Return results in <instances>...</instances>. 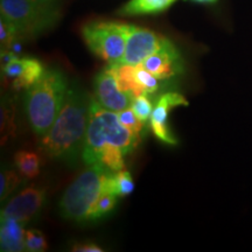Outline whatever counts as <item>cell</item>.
Masks as SVG:
<instances>
[{
  "instance_id": "obj_1",
  "label": "cell",
  "mask_w": 252,
  "mask_h": 252,
  "mask_svg": "<svg viewBox=\"0 0 252 252\" xmlns=\"http://www.w3.org/2000/svg\"><path fill=\"white\" fill-rule=\"evenodd\" d=\"M93 97L76 82L70 83L61 111L49 131L40 138L39 149L49 159L70 165L82 158Z\"/></svg>"
},
{
  "instance_id": "obj_2",
  "label": "cell",
  "mask_w": 252,
  "mask_h": 252,
  "mask_svg": "<svg viewBox=\"0 0 252 252\" xmlns=\"http://www.w3.org/2000/svg\"><path fill=\"white\" fill-rule=\"evenodd\" d=\"M70 87L64 72L55 68L45 69L42 76L28 88L24 97L25 115L32 130L43 137L61 111Z\"/></svg>"
},
{
  "instance_id": "obj_3",
  "label": "cell",
  "mask_w": 252,
  "mask_h": 252,
  "mask_svg": "<svg viewBox=\"0 0 252 252\" xmlns=\"http://www.w3.org/2000/svg\"><path fill=\"white\" fill-rule=\"evenodd\" d=\"M112 172L103 166H89L67 188L60 200L63 219L77 224L94 223V208L104 193H112Z\"/></svg>"
},
{
  "instance_id": "obj_4",
  "label": "cell",
  "mask_w": 252,
  "mask_h": 252,
  "mask_svg": "<svg viewBox=\"0 0 252 252\" xmlns=\"http://www.w3.org/2000/svg\"><path fill=\"white\" fill-rule=\"evenodd\" d=\"M140 139V135L122 124L117 112L104 109L96 98H91L89 124L82 152V160L88 167L96 163L99 151L106 144L118 147L127 156L139 145Z\"/></svg>"
},
{
  "instance_id": "obj_5",
  "label": "cell",
  "mask_w": 252,
  "mask_h": 252,
  "mask_svg": "<svg viewBox=\"0 0 252 252\" xmlns=\"http://www.w3.org/2000/svg\"><path fill=\"white\" fill-rule=\"evenodd\" d=\"M1 17L17 28L20 39H33L48 31L59 20L55 4L36 0H0Z\"/></svg>"
},
{
  "instance_id": "obj_6",
  "label": "cell",
  "mask_w": 252,
  "mask_h": 252,
  "mask_svg": "<svg viewBox=\"0 0 252 252\" xmlns=\"http://www.w3.org/2000/svg\"><path fill=\"white\" fill-rule=\"evenodd\" d=\"M130 25L115 21H91L82 27L88 48L109 64L119 63L125 53Z\"/></svg>"
},
{
  "instance_id": "obj_7",
  "label": "cell",
  "mask_w": 252,
  "mask_h": 252,
  "mask_svg": "<svg viewBox=\"0 0 252 252\" xmlns=\"http://www.w3.org/2000/svg\"><path fill=\"white\" fill-rule=\"evenodd\" d=\"M46 200L45 189L36 186H28L2 208L0 219H14L26 224L40 215Z\"/></svg>"
},
{
  "instance_id": "obj_8",
  "label": "cell",
  "mask_w": 252,
  "mask_h": 252,
  "mask_svg": "<svg viewBox=\"0 0 252 252\" xmlns=\"http://www.w3.org/2000/svg\"><path fill=\"white\" fill-rule=\"evenodd\" d=\"M141 65L160 80H172L185 71L181 53L168 39H163L161 46L150 55Z\"/></svg>"
},
{
  "instance_id": "obj_9",
  "label": "cell",
  "mask_w": 252,
  "mask_h": 252,
  "mask_svg": "<svg viewBox=\"0 0 252 252\" xmlns=\"http://www.w3.org/2000/svg\"><path fill=\"white\" fill-rule=\"evenodd\" d=\"M94 98L97 102L104 109L113 112H119L130 108L133 99L130 94L122 89L109 65L94 77Z\"/></svg>"
},
{
  "instance_id": "obj_10",
  "label": "cell",
  "mask_w": 252,
  "mask_h": 252,
  "mask_svg": "<svg viewBox=\"0 0 252 252\" xmlns=\"http://www.w3.org/2000/svg\"><path fill=\"white\" fill-rule=\"evenodd\" d=\"M165 37L154 32L130 25L122 64L139 65L161 46Z\"/></svg>"
},
{
  "instance_id": "obj_11",
  "label": "cell",
  "mask_w": 252,
  "mask_h": 252,
  "mask_svg": "<svg viewBox=\"0 0 252 252\" xmlns=\"http://www.w3.org/2000/svg\"><path fill=\"white\" fill-rule=\"evenodd\" d=\"M176 106H188L187 99L178 93L162 94L157 100L151 116V128L156 137L167 145H178V139L169 127V111Z\"/></svg>"
},
{
  "instance_id": "obj_12",
  "label": "cell",
  "mask_w": 252,
  "mask_h": 252,
  "mask_svg": "<svg viewBox=\"0 0 252 252\" xmlns=\"http://www.w3.org/2000/svg\"><path fill=\"white\" fill-rule=\"evenodd\" d=\"M24 223L14 219H0V248L6 252H20L25 249Z\"/></svg>"
},
{
  "instance_id": "obj_13",
  "label": "cell",
  "mask_w": 252,
  "mask_h": 252,
  "mask_svg": "<svg viewBox=\"0 0 252 252\" xmlns=\"http://www.w3.org/2000/svg\"><path fill=\"white\" fill-rule=\"evenodd\" d=\"M109 67L115 74L122 89L130 94L132 98L140 96V94H147L138 81L137 74H135V65L115 63V64H109Z\"/></svg>"
},
{
  "instance_id": "obj_14",
  "label": "cell",
  "mask_w": 252,
  "mask_h": 252,
  "mask_svg": "<svg viewBox=\"0 0 252 252\" xmlns=\"http://www.w3.org/2000/svg\"><path fill=\"white\" fill-rule=\"evenodd\" d=\"M176 0H130L119 9L122 15H147L166 11Z\"/></svg>"
},
{
  "instance_id": "obj_15",
  "label": "cell",
  "mask_w": 252,
  "mask_h": 252,
  "mask_svg": "<svg viewBox=\"0 0 252 252\" xmlns=\"http://www.w3.org/2000/svg\"><path fill=\"white\" fill-rule=\"evenodd\" d=\"M24 67L21 74L11 82L14 90H27L42 76L45 67L39 60L33 58H23Z\"/></svg>"
},
{
  "instance_id": "obj_16",
  "label": "cell",
  "mask_w": 252,
  "mask_h": 252,
  "mask_svg": "<svg viewBox=\"0 0 252 252\" xmlns=\"http://www.w3.org/2000/svg\"><path fill=\"white\" fill-rule=\"evenodd\" d=\"M14 165L21 176L32 180L40 174L41 158L32 151H18L14 156Z\"/></svg>"
},
{
  "instance_id": "obj_17",
  "label": "cell",
  "mask_w": 252,
  "mask_h": 252,
  "mask_svg": "<svg viewBox=\"0 0 252 252\" xmlns=\"http://www.w3.org/2000/svg\"><path fill=\"white\" fill-rule=\"evenodd\" d=\"M0 131H1V145H5L11 138L15 137V105L8 97L2 98L0 110Z\"/></svg>"
},
{
  "instance_id": "obj_18",
  "label": "cell",
  "mask_w": 252,
  "mask_h": 252,
  "mask_svg": "<svg viewBox=\"0 0 252 252\" xmlns=\"http://www.w3.org/2000/svg\"><path fill=\"white\" fill-rule=\"evenodd\" d=\"M135 74H137L138 81H139V83L147 94L159 93L165 87V83H163L165 80H160V78L156 77L150 71H147L141 64L135 65Z\"/></svg>"
},
{
  "instance_id": "obj_19",
  "label": "cell",
  "mask_w": 252,
  "mask_h": 252,
  "mask_svg": "<svg viewBox=\"0 0 252 252\" xmlns=\"http://www.w3.org/2000/svg\"><path fill=\"white\" fill-rule=\"evenodd\" d=\"M21 184H23V180L17 174V172L11 171V169L2 171L0 174V200L1 202L13 193Z\"/></svg>"
},
{
  "instance_id": "obj_20",
  "label": "cell",
  "mask_w": 252,
  "mask_h": 252,
  "mask_svg": "<svg viewBox=\"0 0 252 252\" xmlns=\"http://www.w3.org/2000/svg\"><path fill=\"white\" fill-rule=\"evenodd\" d=\"M113 188H115V194L118 197H125L130 195L134 190V182L131 173L125 169L115 173Z\"/></svg>"
},
{
  "instance_id": "obj_21",
  "label": "cell",
  "mask_w": 252,
  "mask_h": 252,
  "mask_svg": "<svg viewBox=\"0 0 252 252\" xmlns=\"http://www.w3.org/2000/svg\"><path fill=\"white\" fill-rule=\"evenodd\" d=\"M20 39L17 28L11 21L1 17L0 18V45L1 50H9L15 41Z\"/></svg>"
},
{
  "instance_id": "obj_22",
  "label": "cell",
  "mask_w": 252,
  "mask_h": 252,
  "mask_svg": "<svg viewBox=\"0 0 252 252\" xmlns=\"http://www.w3.org/2000/svg\"><path fill=\"white\" fill-rule=\"evenodd\" d=\"M25 249L30 252H43L48 249L45 235L39 230L31 229L25 231Z\"/></svg>"
},
{
  "instance_id": "obj_23",
  "label": "cell",
  "mask_w": 252,
  "mask_h": 252,
  "mask_svg": "<svg viewBox=\"0 0 252 252\" xmlns=\"http://www.w3.org/2000/svg\"><path fill=\"white\" fill-rule=\"evenodd\" d=\"M117 195L111 193H104L99 197L96 208H94V222H98V220L105 219L106 216H109L115 210L116 204H117Z\"/></svg>"
},
{
  "instance_id": "obj_24",
  "label": "cell",
  "mask_w": 252,
  "mask_h": 252,
  "mask_svg": "<svg viewBox=\"0 0 252 252\" xmlns=\"http://www.w3.org/2000/svg\"><path fill=\"white\" fill-rule=\"evenodd\" d=\"M131 108L141 122L146 123L151 119L153 111V103L150 99V94H140L132 99Z\"/></svg>"
},
{
  "instance_id": "obj_25",
  "label": "cell",
  "mask_w": 252,
  "mask_h": 252,
  "mask_svg": "<svg viewBox=\"0 0 252 252\" xmlns=\"http://www.w3.org/2000/svg\"><path fill=\"white\" fill-rule=\"evenodd\" d=\"M118 115V118L119 121L122 122L123 125H125L126 127L130 128V130L135 133L137 135H143V132H144V122H141L139 118H138V116L135 115L133 109L131 108H127L125 110H123V111H119L117 112Z\"/></svg>"
},
{
  "instance_id": "obj_26",
  "label": "cell",
  "mask_w": 252,
  "mask_h": 252,
  "mask_svg": "<svg viewBox=\"0 0 252 252\" xmlns=\"http://www.w3.org/2000/svg\"><path fill=\"white\" fill-rule=\"evenodd\" d=\"M71 251L75 252H102L103 249L99 245L93 243V242H86V243H76L71 247Z\"/></svg>"
},
{
  "instance_id": "obj_27",
  "label": "cell",
  "mask_w": 252,
  "mask_h": 252,
  "mask_svg": "<svg viewBox=\"0 0 252 252\" xmlns=\"http://www.w3.org/2000/svg\"><path fill=\"white\" fill-rule=\"evenodd\" d=\"M18 55H15L12 50H1V68L6 67L8 63H11L14 59H17Z\"/></svg>"
},
{
  "instance_id": "obj_28",
  "label": "cell",
  "mask_w": 252,
  "mask_h": 252,
  "mask_svg": "<svg viewBox=\"0 0 252 252\" xmlns=\"http://www.w3.org/2000/svg\"><path fill=\"white\" fill-rule=\"evenodd\" d=\"M195 2H198V4H215L217 0H193Z\"/></svg>"
},
{
  "instance_id": "obj_29",
  "label": "cell",
  "mask_w": 252,
  "mask_h": 252,
  "mask_svg": "<svg viewBox=\"0 0 252 252\" xmlns=\"http://www.w3.org/2000/svg\"><path fill=\"white\" fill-rule=\"evenodd\" d=\"M36 1L45 2V4H56V1H58V0H36Z\"/></svg>"
}]
</instances>
